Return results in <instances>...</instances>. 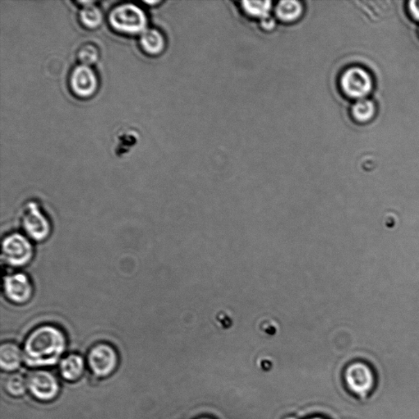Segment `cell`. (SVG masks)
Instances as JSON below:
<instances>
[{
    "label": "cell",
    "instance_id": "1",
    "mask_svg": "<svg viewBox=\"0 0 419 419\" xmlns=\"http://www.w3.org/2000/svg\"><path fill=\"white\" fill-rule=\"evenodd\" d=\"M67 347L64 331L54 324L37 327L27 336L23 346V361L32 368L56 365Z\"/></svg>",
    "mask_w": 419,
    "mask_h": 419
},
{
    "label": "cell",
    "instance_id": "2",
    "mask_svg": "<svg viewBox=\"0 0 419 419\" xmlns=\"http://www.w3.org/2000/svg\"><path fill=\"white\" fill-rule=\"evenodd\" d=\"M34 256L33 243L25 234L10 233L3 238L1 260L8 267L24 268L33 261Z\"/></svg>",
    "mask_w": 419,
    "mask_h": 419
},
{
    "label": "cell",
    "instance_id": "3",
    "mask_svg": "<svg viewBox=\"0 0 419 419\" xmlns=\"http://www.w3.org/2000/svg\"><path fill=\"white\" fill-rule=\"evenodd\" d=\"M20 223L25 236L32 242L44 243L51 236V222L38 202L29 201L23 206Z\"/></svg>",
    "mask_w": 419,
    "mask_h": 419
},
{
    "label": "cell",
    "instance_id": "4",
    "mask_svg": "<svg viewBox=\"0 0 419 419\" xmlns=\"http://www.w3.org/2000/svg\"><path fill=\"white\" fill-rule=\"evenodd\" d=\"M110 25L115 31L126 35L142 33L147 17L140 7L133 3H122L113 9L109 15Z\"/></svg>",
    "mask_w": 419,
    "mask_h": 419
},
{
    "label": "cell",
    "instance_id": "5",
    "mask_svg": "<svg viewBox=\"0 0 419 419\" xmlns=\"http://www.w3.org/2000/svg\"><path fill=\"white\" fill-rule=\"evenodd\" d=\"M87 365L93 375L101 379L112 375L119 365L116 348L107 343L94 345L87 354Z\"/></svg>",
    "mask_w": 419,
    "mask_h": 419
},
{
    "label": "cell",
    "instance_id": "6",
    "mask_svg": "<svg viewBox=\"0 0 419 419\" xmlns=\"http://www.w3.org/2000/svg\"><path fill=\"white\" fill-rule=\"evenodd\" d=\"M3 293L8 302L16 306H24L33 297V284L25 273L8 274L3 279Z\"/></svg>",
    "mask_w": 419,
    "mask_h": 419
},
{
    "label": "cell",
    "instance_id": "7",
    "mask_svg": "<svg viewBox=\"0 0 419 419\" xmlns=\"http://www.w3.org/2000/svg\"><path fill=\"white\" fill-rule=\"evenodd\" d=\"M27 388L32 397L41 402H53L60 393V384L56 376L44 370L31 372L27 379Z\"/></svg>",
    "mask_w": 419,
    "mask_h": 419
},
{
    "label": "cell",
    "instance_id": "8",
    "mask_svg": "<svg viewBox=\"0 0 419 419\" xmlns=\"http://www.w3.org/2000/svg\"><path fill=\"white\" fill-rule=\"evenodd\" d=\"M340 88L350 98L365 99L372 88V78L361 67H351L345 72L340 80Z\"/></svg>",
    "mask_w": 419,
    "mask_h": 419
},
{
    "label": "cell",
    "instance_id": "9",
    "mask_svg": "<svg viewBox=\"0 0 419 419\" xmlns=\"http://www.w3.org/2000/svg\"><path fill=\"white\" fill-rule=\"evenodd\" d=\"M70 85L74 95L81 99H88L98 90L99 81L93 69L81 64L74 68Z\"/></svg>",
    "mask_w": 419,
    "mask_h": 419
},
{
    "label": "cell",
    "instance_id": "10",
    "mask_svg": "<svg viewBox=\"0 0 419 419\" xmlns=\"http://www.w3.org/2000/svg\"><path fill=\"white\" fill-rule=\"evenodd\" d=\"M347 381L350 388L361 395L368 393L374 384L370 368L363 363H356L348 368Z\"/></svg>",
    "mask_w": 419,
    "mask_h": 419
},
{
    "label": "cell",
    "instance_id": "11",
    "mask_svg": "<svg viewBox=\"0 0 419 419\" xmlns=\"http://www.w3.org/2000/svg\"><path fill=\"white\" fill-rule=\"evenodd\" d=\"M276 19L285 24H292L301 19L305 13L304 4L297 0H282L274 8Z\"/></svg>",
    "mask_w": 419,
    "mask_h": 419
},
{
    "label": "cell",
    "instance_id": "12",
    "mask_svg": "<svg viewBox=\"0 0 419 419\" xmlns=\"http://www.w3.org/2000/svg\"><path fill=\"white\" fill-rule=\"evenodd\" d=\"M85 361L80 354H70L60 362L59 371L63 379L76 381L84 375Z\"/></svg>",
    "mask_w": 419,
    "mask_h": 419
},
{
    "label": "cell",
    "instance_id": "13",
    "mask_svg": "<svg viewBox=\"0 0 419 419\" xmlns=\"http://www.w3.org/2000/svg\"><path fill=\"white\" fill-rule=\"evenodd\" d=\"M23 352L15 343L6 342L0 346V366L3 370L13 372L21 366Z\"/></svg>",
    "mask_w": 419,
    "mask_h": 419
},
{
    "label": "cell",
    "instance_id": "14",
    "mask_svg": "<svg viewBox=\"0 0 419 419\" xmlns=\"http://www.w3.org/2000/svg\"><path fill=\"white\" fill-rule=\"evenodd\" d=\"M140 44L146 54L155 56L164 51L165 40L159 31L147 29L141 34Z\"/></svg>",
    "mask_w": 419,
    "mask_h": 419
},
{
    "label": "cell",
    "instance_id": "15",
    "mask_svg": "<svg viewBox=\"0 0 419 419\" xmlns=\"http://www.w3.org/2000/svg\"><path fill=\"white\" fill-rule=\"evenodd\" d=\"M82 9L80 13V19L82 24L87 28L95 29L103 22V13L100 8L95 6V2L82 1Z\"/></svg>",
    "mask_w": 419,
    "mask_h": 419
},
{
    "label": "cell",
    "instance_id": "16",
    "mask_svg": "<svg viewBox=\"0 0 419 419\" xmlns=\"http://www.w3.org/2000/svg\"><path fill=\"white\" fill-rule=\"evenodd\" d=\"M240 4L244 15L259 20V22L270 17L273 8V2L270 1V0H266V1H243Z\"/></svg>",
    "mask_w": 419,
    "mask_h": 419
},
{
    "label": "cell",
    "instance_id": "17",
    "mask_svg": "<svg viewBox=\"0 0 419 419\" xmlns=\"http://www.w3.org/2000/svg\"><path fill=\"white\" fill-rule=\"evenodd\" d=\"M3 386L6 393L13 397H22L28 389L27 388V380H26L24 376L18 374V372H13V374L8 376L6 381H4Z\"/></svg>",
    "mask_w": 419,
    "mask_h": 419
},
{
    "label": "cell",
    "instance_id": "18",
    "mask_svg": "<svg viewBox=\"0 0 419 419\" xmlns=\"http://www.w3.org/2000/svg\"><path fill=\"white\" fill-rule=\"evenodd\" d=\"M352 113L354 118L360 122H367L375 113V106L372 101L363 99L358 100L352 107Z\"/></svg>",
    "mask_w": 419,
    "mask_h": 419
},
{
    "label": "cell",
    "instance_id": "19",
    "mask_svg": "<svg viewBox=\"0 0 419 419\" xmlns=\"http://www.w3.org/2000/svg\"><path fill=\"white\" fill-rule=\"evenodd\" d=\"M99 57V49L93 44L82 46L78 52V58L82 65L90 67L98 61Z\"/></svg>",
    "mask_w": 419,
    "mask_h": 419
},
{
    "label": "cell",
    "instance_id": "20",
    "mask_svg": "<svg viewBox=\"0 0 419 419\" xmlns=\"http://www.w3.org/2000/svg\"><path fill=\"white\" fill-rule=\"evenodd\" d=\"M261 28L265 31L270 32L276 28V19L270 16L260 21Z\"/></svg>",
    "mask_w": 419,
    "mask_h": 419
},
{
    "label": "cell",
    "instance_id": "21",
    "mask_svg": "<svg viewBox=\"0 0 419 419\" xmlns=\"http://www.w3.org/2000/svg\"><path fill=\"white\" fill-rule=\"evenodd\" d=\"M409 9H411L413 17L419 21V0H413L409 2Z\"/></svg>",
    "mask_w": 419,
    "mask_h": 419
},
{
    "label": "cell",
    "instance_id": "22",
    "mask_svg": "<svg viewBox=\"0 0 419 419\" xmlns=\"http://www.w3.org/2000/svg\"><path fill=\"white\" fill-rule=\"evenodd\" d=\"M288 419H295V418H288Z\"/></svg>",
    "mask_w": 419,
    "mask_h": 419
},
{
    "label": "cell",
    "instance_id": "23",
    "mask_svg": "<svg viewBox=\"0 0 419 419\" xmlns=\"http://www.w3.org/2000/svg\"><path fill=\"white\" fill-rule=\"evenodd\" d=\"M315 419H320V418H315Z\"/></svg>",
    "mask_w": 419,
    "mask_h": 419
}]
</instances>
